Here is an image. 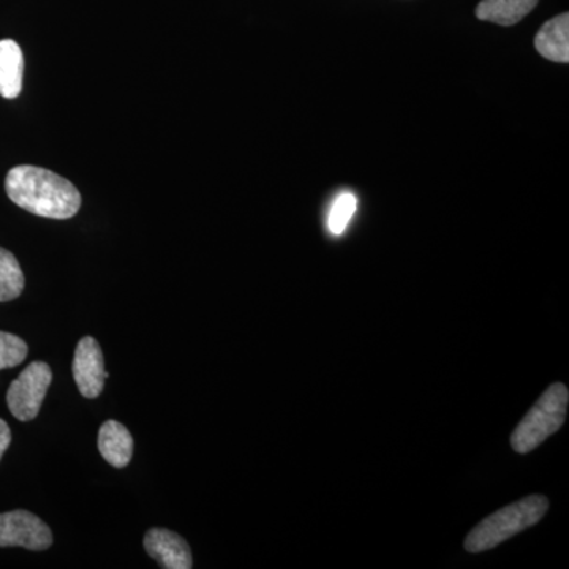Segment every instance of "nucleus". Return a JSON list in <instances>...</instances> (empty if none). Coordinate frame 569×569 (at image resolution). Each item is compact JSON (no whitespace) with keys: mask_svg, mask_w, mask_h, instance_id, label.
I'll use <instances>...</instances> for the list:
<instances>
[{"mask_svg":"<svg viewBox=\"0 0 569 569\" xmlns=\"http://www.w3.org/2000/svg\"><path fill=\"white\" fill-rule=\"evenodd\" d=\"M6 192L14 204L44 219H71L81 208V194L73 183L32 164L11 168Z\"/></svg>","mask_w":569,"mask_h":569,"instance_id":"obj_1","label":"nucleus"},{"mask_svg":"<svg viewBox=\"0 0 569 569\" xmlns=\"http://www.w3.org/2000/svg\"><path fill=\"white\" fill-rule=\"evenodd\" d=\"M549 509L545 496H530L498 509L489 518L481 520L466 538V550L470 553L485 552L497 548L501 542L515 537L520 531L537 526Z\"/></svg>","mask_w":569,"mask_h":569,"instance_id":"obj_2","label":"nucleus"},{"mask_svg":"<svg viewBox=\"0 0 569 569\" xmlns=\"http://www.w3.org/2000/svg\"><path fill=\"white\" fill-rule=\"evenodd\" d=\"M568 400V388L563 383L550 385L512 432V449L519 455H527L559 432L567 418Z\"/></svg>","mask_w":569,"mask_h":569,"instance_id":"obj_3","label":"nucleus"},{"mask_svg":"<svg viewBox=\"0 0 569 569\" xmlns=\"http://www.w3.org/2000/svg\"><path fill=\"white\" fill-rule=\"evenodd\" d=\"M51 381L52 370L47 362L36 361L26 367L7 392V406L11 415L22 422L36 419Z\"/></svg>","mask_w":569,"mask_h":569,"instance_id":"obj_4","label":"nucleus"},{"mask_svg":"<svg viewBox=\"0 0 569 569\" xmlns=\"http://www.w3.org/2000/svg\"><path fill=\"white\" fill-rule=\"evenodd\" d=\"M52 545L50 527L24 509L0 515V548L47 550Z\"/></svg>","mask_w":569,"mask_h":569,"instance_id":"obj_5","label":"nucleus"},{"mask_svg":"<svg viewBox=\"0 0 569 569\" xmlns=\"http://www.w3.org/2000/svg\"><path fill=\"white\" fill-rule=\"evenodd\" d=\"M73 378L86 399H96L102 395L108 373L104 370L102 348L91 336L82 337L74 350Z\"/></svg>","mask_w":569,"mask_h":569,"instance_id":"obj_6","label":"nucleus"},{"mask_svg":"<svg viewBox=\"0 0 569 569\" xmlns=\"http://www.w3.org/2000/svg\"><path fill=\"white\" fill-rule=\"evenodd\" d=\"M146 552L167 569H190L193 567L192 550L186 539L174 531L151 529L144 537Z\"/></svg>","mask_w":569,"mask_h":569,"instance_id":"obj_7","label":"nucleus"},{"mask_svg":"<svg viewBox=\"0 0 569 569\" xmlns=\"http://www.w3.org/2000/svg\"><path fill=\"white\" fill-rule=\"evenodd\" d=\"M535 48L542 58L557 63L569 62V14L561 13L546 22L537 37Z\"/></svg>","mask_w":569,"mask_h":569,"instance_id":"obj_8","label":"nucleus"},{"mask_svg":"<svg viewBox=\"0 0 569 569\" xmlns=\"http://www.w3.org/2000/svg\"><path fill=\"white\" fill-rule=\"evenodd\" d=\"M99 451L110 466H129L133 456V437L126 426L118 421H107L99 430Z\"/></svg>","mask_w":569,"mask_h":569,"instance_id":"obj_9","label":"nucleus"},{"mask_svg":"<svg viewBox=\"0 0 569 569\" xmlns=\"http://www.w3.org/2000/svg\"><path fill=\"white\" fill-rule=\"evenodd\" d=\"M24 56L20 44L13 40H0V96L17 99L22 89Z\"/></svg>","mask_w":569,"mask_h":569,"instance_id":"obj_10","label":"nucleus"},{"mask_svg":"<svg viewBox=\"0 0 569 569\" xmlns=\"http://www.w3.org/2000/svg\"><path fill=\"white\" fill-rule=\"evenodd\" d=\"M538 2L539 0H482L477 9V18L509 28L522 21Z\"/></svg>","mask_w":569,"mask_h":569,"instance_id":"obj_11","label":"nucleus"},{"mask_svg":"<svg viewBox=\"0 0 569 569\" xmlns=\"http://www.w3.org/2000/svg\"><path fill=\"white\" fill-rule=\"evenodd\" d=\"M24 283V274L17 257L0 247V302L20 298Z\"/></svg>","mask_w":569,"mask_h":569,"instance_id":"obj_12","label":"nucleus"},{"mask_svg":"<svg viewBox=\"0 0 569 569\" xmlns=\"http://www.w3.org/2000/svg\"><path fill=\"white\" fill-rule=\"evenodd\" d=\"M356 208H358V200H356L353 193L339 194L335 204H332L331 212H329V231L336 236L342 234L350 220L353 219Z\"/></svg>","mask_w":569,"mask_h":569,"instance_id":"obj_13","label":"nucleus"},{"mask_svg":"<svg viewBox=\"0 0 569 569\" xmlns=\"http://www.w3.org/2000/svg\"><path fill=\"white\" fill-rule=\"evenodd\" d=\"M28 353V343L21 337L0 331V370L20 366Z\"/></svg>","mask_w":569,"mask_h":569,"instance_id":"obj_14","label":"nucleus"},{"mask_svg":"<svg viewBox=\"0 0 569 569\" xmlns=\"http://www.w3.org/2000/svg\"><path fill=\"white\" fill-rule=\"evenodd\" d=\"M11 443V430L3 419H0V459L6 455Z\"/></svg>","mask_w":569,"mask_h":569,"instance_id":"obj_15","label":"nucleus"}]
</instances>
